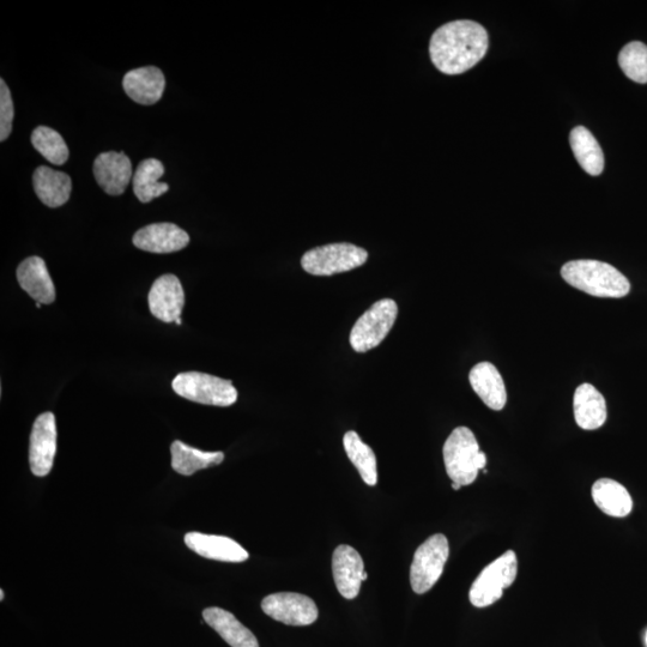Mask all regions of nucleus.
<instances>
[{
    "mask_svg": "<svg viewBox=\"0 0 647 647\" xmlns=\"http://www.w3.org/2000/svg\"><path fill=\"white\" fill-rule=\"evenodd\" d=\"M94 175L108 195L120 196L133 179L132 163L122 151H108L96 157Z\"/></svg>",
    "mask_w": 647,
    "mask_h": 647,
    "instance_id": "nucleus-14",
    "label": "nucleus"
},
{
    "mask_svg": "<svg viewBox=\"0 0 647 647\" xmlns=\"http://www.w3.org/2000/svg\"><path fill=\"white\" fill-rule=\"evenodd\" d=\"M449 555V541L443 534L429 537L417 548L410 567V583L415 594H426L437 584Z\"/></svg>",
    "mask_w": 647,
    "mask_h": 647,
    "instance_id": "nucleus-8",
    "label": "nucleus"
},
{
    "mask_svg": "<svg viewBox=\"0 0 647 647\" xmlns=\"http://www.w3.org/2000/svg\"><path fill=\"white\" fill-rule=\"evenodd\" d=\"M15 110L10 89L4 80H0V141L9 138L14 122Z\"/></svg>",
    "mask_w": 647,
    "mask_h": 647,
    "instance_id": "nucleus-29",
    "label": "nucleus"
},
{
    "mask_svg": "<svg viewBox=\"0 0 647 647\" xmlns=\"http://www.w3.org/2000/svg\"><path fill=\"white\" fill-rule=\"evenodd\" d=\"M263 612L289 626H310L318 619L317 604L310 597L295 592H278L265 597Z\"/></svg>",
    "mask_w": 647,
    "mask_h": 647,
    "instance_id": "nucleus-9",
    "label": "nucleus"
},
{
    "mask_svg": "<svg viewBox=\"0 0 647 647\" xmlns=\"http://www.w3.org/2000/svg\"><path fill=\"white\" fill-rule=\"evenodd\" d=\"M36 307L40 308L41 304H39V302H36Z\"/></svg>",
    "mask_w": 647,
    "mask_h": 647,
    "instance_id": "nucleus-33",
    "label": "nucleus"
},
{
    "mask_svg": "<svg viewBox=\"0 0 647 647\" xmlns=\"http://www.w3.org/2000/svg\"><path fill=\"white\" fill-rule=\"evenodd\" d=\"M574 419L585 431H595L607 421V403L591 384L580 385L573 397Z\"/></svg>",
    "mask_w": 647,
    "mask_h": 647,
    "instance_id": "nucleus-19",
    "label": "nucleus"
},
{
    "mask_svg": "<svg viewBox=\"0 0 647 647\" xmlns=\"http://www.w3.org/2000/svg\"><path fill=\"white\" fill-rule=\"evenodd\" d=\"M561 276L570 286L597 298L620 299L628 295L631 283L613 265L598 260H573L561 269Z\"/></svg>",
    "mask_w": 647,
    "mask_h": 647,
    "instance_id": "nucleus-2",
    "label": "nucleus"
},
{
    "mask_svg": "<svg viewBox=\"0 0 647 647\" xmlns=\"http://www.w3.org/2000/svg\"><path fill=\"white\" fill-rule=\"evenodd\" d=\"M619 65L633 82L647 83V46L639 41L630 42L619 54Z\"/></svg>",
    "mask_w": 647,
    "mask_h": 647,
    "instance_id": "nucleus-28",
    "label": "nucleus"
},
{
    "mask_svg": "<svg viewBox=\"0 0 647 647\" xmlns=\"http://www.w3.org/2000/svg\"><path fill=\"white\" fill-rule=\"evenodd\" d=\"M343 445L349 461L358 469L361 479L368 486H376L378 482L377 457L371 447L366 445L359 434L354 431L344 435Z\"/></svg>",
    "mask_w": 647,
    "mask_h": 647,
    "instance_id": "nucleus-26",
    "label": "nucleus"
},
{
    "mask_svg": "<svg viewBox=\"0 0 647 647\" xmlns=\"http://www.w3.org/2000/svg\"><path fill=\"white\" fill-rule=\"evenodd\" d=\"M570 143L574 156L586 173L597 177L603 172L604 155L601 145L588 129L584 126L573 129Z\"/></svg>",
    "mask_w": 647,
    "mask_h": 647,
    "instance_id": "nucleus-25",
    "label": "nucleus"
},
{
    "mask_svg": "<svg viewBox=\"0 0 647 647\" xmlns=\"http://www.w3.org/2000/svg\"><path fill=\"white\" fill-rule=\"evenodd\" d=\"M185 544L192 552L202 558L222 562H244L249 559V553L232 538L225 536L189 532L185 536Z\"/></svg>",
    "mask_w": 647,
    "mask_h": 647,
    "instance_id": "nucleus-15",
    "label": "nucleus"
},
{
    "mask_svg": "<svg viewBox=\"0 0 647 647\" xmlns=\"http://www.w3.org/2000/svg\"><path fill=\"white\" fill-rule=\"evenodd\" d=\"M592 499L598 509L606 515L622 518L630 515L633 510V500L627 489L619 482L601 479L592 486Z\"/></svg>",
    "mask_w": 647,
    "mask_h": 647,
    "instance_id": "nucleus-22",
    "label": "nucleus"
},
{
    "mask_svg": "<svg viewBox=\"0 0 647 647\" xmlns=\"http://www.w3.org/2000/svg\"><path fill=\"white\" fill-rule=\"evenodd\" d=\"M446 473L461 486L474 483L480 470H485L487 457L480 450L475 434L467 427H458L444 445Z\"/></svg>",
    "mask_w": 647,
    "mask_h": 647,
    "instance_id": "nucleus-3",
    "label": "nucleus"
},
{
    "mask_svg": "<svg viewBox=\"0 0 647 647\" xmlns=\"http://www.w3.org/2000/svg\"><path fill=\"white\" fill-rule=\"evenodd\" d=\"M368 252L353 244L341 243L316 247L301 258V266L313 276H332L364 265Z\"/></svg>",
    "mask_w": 647,
    "mask_h": 647,
    "instance_id": "nucleus-6",
    "label": "nucleus"
},
{
    "mask_svg": "<svg viewBox=\"0 0 647 647\" xmlns=\"http://www.w3.org/2000/svg\"><path fill=\"white\" fill-rule=\"evenodd\" d=\"M125 93L139 105H155L165 92L166 80L160 69L145 66L131 70L123 80Z\"/></svg>",
    "mask_w": 647,
    "mask_h": 647,
    "instance_id": "nucleus-17",
    "label": "nucleus"
},
{
    "mask_svg": "<svg viewBox=\"0 0 647 647\" xmlns=\"http://www.w3.org/2000/svg\"><path fill=\"white\" fill-rule=\"evenodd\" d=\"M133 245L139 250L157 255L178 252L190 243L189 234L173 223H154L133 235Z\"/></svg>",
    "mask_w": 647,
    "mask_h": 647,
    "instance_id": "nucleus-13",
    "label": "nucleus"
},
{
    "mask_svg": "<svg viewBox=\"0 0 647 647\" xmlns=\"http://www.w3.org/2000/svg\"><path fill=\"white\" fill-rule=\"evenodd\" d=\"M56 451V417L52 413L41 414L30 434L29 463L35 476L45 477L51 473Z\"/></svg>",
    "mask_w": 647,
    "mask_h": 647,
    "instance_id": "nucleus-10",
    "label": "nucleus"
},
{
    "mask_svg": "<svg viewBox=\"0 0 647 647\" xmlns=\"http://www.w3.org/2000/svg\"><path fill=\"white\" fill-rule=\"evenodd\" d=\"M645 642H646V646H647V633H646V637H645Z\"/></svg>",
    "mask_w": 647,
    "mask_h": 647,
    "instance_id": "nucleus-34",
    "label": "nucleus"
},
{
    "mask_svg": "<svg viewBox=\"0 0 647 647\" xmlns=\"http://www.w3.org/2000/svg\"><path fill=\"white\" fill-rule=\"evenodd\" d=\"M172 388L187 401L214 407H231L238 401V391L231 380L199 372L180 373Z\"/></svg>",
    "mask_w": 647,
    "mask_h": 647,
    "instance_id": "nucleus-4",
    "label": "nucleus"
},
{
    "mask_svg": "<svg viewBox=\"0 0 647 647\" xmlns=\"http://www.w3.org/2000/svg\"><path fill=\"white\" fill-rule=\"evenodd\" d=\"M452 488L455 489V491H459V489H461L462 486L458 485V483L452 482Z\"/></svg>",
    "mask_w": 647,
    "mask_h": 647,
    "instance_id": "nucleus-30",
    "label": "nucleus"
},
{
    "mask_svg": "<svg viewBox=\"0 0 647 647\" xmlns=\"http://www.w3.org/2000/svg\"><path fill=\"white\" fill-rule=\"evenodd\" d=\"M398 316V306L392 299H383L367 310L350 332V346L356 353L377 348L390 334Z\"/></svg>",
    "mask_w": 647,
    "mask_h": 647,
    "instance_id": "nucleus-7",
    "label": "nucleus"
},
{
    "mask_svg": "<svg viewBox=\"0 0 647 647\" xmlns=\"http://www.w3.org/2000/svg\"><path fill=\"white\" fill-rule=\"evenodd\" d=\"M33 147L56 166H62L69 159V148L56 130L39 126L32 133Z\"/></svg>",
    "mask_w": 647,
    "mask_h": 647,
    "instance_id": "nucleus-27",
    "label": "nucleus"
},
{
    "mask_svg": "<svg viewBox=\"0 0 647 647\" xmlns=\"http://www.w3.org/2000/svg\"><path fill=\"white\" fill-rule=\"evenodd\" d=\"M517 573V555L513 550H507L477 577L470 589L471 604L476 608H486L498 602L504 590L515 583Z\"/></svg>",
    "mask_w": 647,
    "mask_h": 647,
    "instance_id": "nucleus-5",
    "label": "nucleus"
},
{
    "mask_svg": "<svg viewBox=\"0 0 647 647\" xmlns=\"http://www.w3.org/2000/svg\"><path fill=\"white\" fill-rule=\"evenodd\" d=\"M175 324H177V325H181V324H183V323H181V318H179V319L177 320V322H175Z\"/></svg>",
    "mask_w": 647,
    "mask_h": 647,
    "instance_id": "nucleus-32",
    "label": "nucleus"
},
{
    "mask_svg": "<svg viewBox=\"0 0 647 647\" xmlns=\"http://www.w3.org/2000/svg\"><path fill=\"white\" fill-rule=\"evenodd\" d=\"M332 572L338 592L347 600L358 597L364 582L365 565L358 550L342 544L332 556Z\"/></svg>",
    "mask_w": 647,
    "mask_h": 647,
    "instance_id": "nucleus-12",
    "label": "nucleus"
},
{
    "mask_svg": "<svg viewBox=\"0 0 647 647\" xmlns=\"http://www.w3.org/2000/svg\"><path fill=\"white\" fill-rule=\"evenodd\" d=\"M151 314L162 322L175 323L185 304L183 286L177 276L163 275L154 282L148 296Z\"/></svg>",
    "mask_w": 647,
    "mask_h": 647,
    "instance_id": "nucleus-11",
    "label": "nucleus"
},
{
    "mask_svg": "<svg viewBox=\"0 0 647 647\" xmlns=\"http://www.w3.org/2000/svg\"><path fill=\"white\" fill-rule=\"evenodd\" d=\"M36 195L48 208H59L69 201L72 181L68 174L46 166L36 168L33 175Z\"/></svg>",
    "mask_w": 647,
    "mask_h": 647,
    "instance_id": "nucleus-20",
    "label": "nucleus"
},
{
    "mask_svg": "<svg viewBox=\"0 0 647 647\" xmlns=\"http://www.w3.org/2000/svg\"><path fill=\"white\" fill-rule=\"evenodd\" d=\"M0 600H2V601L4 600V591L3 590L0 591Z\"/></svg>",
    "mask_w": 647,
    "mask_h": 647,
    "instance_id": "nucleus-31",
    "label": "nucleus"
},
{
    "mask_svg": "<svg viewBox=\"0 0 647 647\" xmlns=\"http://www.w3.org/2000/svg\"><path fill=\"white\" fill-rule=\"evenodd\" d=\"M203 618L228 645L232 647H259L255 634L227 610L217 607L208 608L204 610Z\"/></svg>",
    "mask_w": 647,
    "mask_h": 647,
    "instance_id": "nucleus-21",
    "label": "nucleus"
},
{
    "mask_svg": "<svg viewBox=\"0 0 647 647\" xmlns=\"http://www.w3.org/2000/svg\"><path fill=\"white\" fill-rule=\"evenodd\" d=\"M471 388L482 402L492 410H503L507 402V392L503 377L491 362H481L469 374Z\"/></svg>",
    "mask_w": 647,
    "mask_h": 647,
    "instance_id": "nucleus-18",
    "label": "nucleus"
},
{
    "mask_svg": "<svg viewBox=\"0 0 647 647\" xmlns=\"http://www.w3.org/2000/svg\"><path fill=\"white\" fill-rule=\"evenodd\" d=\"M17 281L24 292L39 304L50 305L56 300V289L45 260L29 257L18 266Z\"/></svg>",
    "mask_w": 647,
    "mask_h": 647,
    "instance_id": "nucleus-16",
    "label": "nucleus"
},
{
    "mask_svg": "<svg viewBox=\"0 0 647 647\" xmlns=\"http://www.w3.org/2000/svg\"><path fill=\"white\" fill-rule=\"evenodd\" d=\"M163 174L165 167L159 160L148 159L139 163L132 179L133 192L139 201L149 203L169 190V186L160 181Z\"/></svg>",
    "mask_w": 647,
    "mask_h": 647,
    "instance_id": "nucleus-24",
    "label": "nucleus"
},
{
    "mask_svg": "<svg viewBox=\"0 0 647 647\" xmlns=\"http://www.w3.org/2000/svg\"><path fill=\"white\" fill-rule=\"evenodd\" d=\"M488 33L480 23L462 20L435 30L429 44L432 62L445 75H461L473 69L488 51Z\"/></svg>",
    "mask_w": 647,
    "mask_h": 647,
    "instance_id": "nucleus-1",
    "label": "nucleus"
},
{
    "mask_svg": "<svg viewBox=\"0 0 647 647\" xmlns=\"http://www.w3.org/2000/svg\"><path fill=\"white\" fill-rule=\"evenodd\" d=\"M172 468L178 474L191 476L199 470L219 465L225 459L223 452H204L177 440L171 446Z\"/></svg>",
    "mask_w": 647,
    "mask_h": 647,
    "instance_id": "nucleus-23",
    "label": "nucleus"
}]
</instances>
